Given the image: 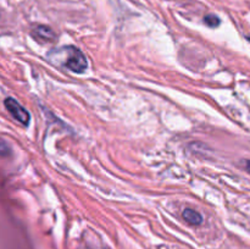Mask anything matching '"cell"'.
I'll return each mask as SVG.
<instances>
[{
	"mask_svg": "<svg viewBox=\"0 0 250 249\" xmlns=\"http://www.w3.org/2000/svg\"><path fill=\"white\" fill-rule=\"evenodd\" d=\"M5 107L12 115V117L15 120H17L20 124L27 126L29 124V121H31V115H29V112L16 99H14V98H6L5 99Z\"/></svg>",
	"mask_w": 250,
	"mask_h": 249,
	"instance_id": "2",
	"label": "cell"
},
{
	"mask_svg": "<svg viewBox=\"0 0 250 249\" xmlns=\"http://www.w3.org/2000/svg\"><path fill=\"white\" fill-rule=\"evenodd\" d=\"M10 153V149L9 146H7V144L5 143V142H1L0 141V155H9Z\"/></svg>",
	"mask_w": 250,
	"mask_h": 249,
	"instance_id": "6",
	"label": "cell"
},
{
	"mask_svg": "<svg viewBox=\"0 0 250 249\" xmlns=\"http://www.w3.org/2000/svg\"><path fill=\"white\" fill-rule=\"evenodd\" d=\"M204 23L207 24L208 27H210V28H214V27L220 26V23H221V20H220L216 15L208 14L207 16L204 17Z\"/></svg>",
	"mask_w": 250,
	"mask_h": 249,
	"instance_id": "5",
	"label": "cell"
},
{
	"mask_svg": "<svg viewBox=\"0 0 250 249\" xmlns=\"http://www.w3.org/2000/svg\"><path fill=\"white\" fill-rule=\"evenodd\" d=\"M244 168L250 173V160L244 161Z\"/></svg>",
	"mask_w": 250,
	"mask_h": 249,
	"instance_id": "7",
	"label": "cell"
},
{
	"mask_svg": "<svg viewBox=\"0 0 250 249\" xmlns=\"http://www.w3.org/2000/svg\"><path fill=\"white\" fill-rule=\"evenodd\" d=\"M32 36L36 39L37 42L42 44L45 43H51L56 39V34L53 29L49 26H44V24H38V26H34L32 29Z\"/></svg>",
	"mask_w": 250,
	"mask_h": 249,
	"instance_id": "3",
	"label": "cell"
},
{
	"mask_svg": "<svg viewBox=\"0 0 250 249\" xmlns=\"http://www.w3.org/2000/svg\"><path fill=\"white\" fill-rule=\"evenodd\" d=\"M183 219L187 224L192 225V226H199L203 222V216L198 211H195L194 209H190V208H187V209L183 210L182 214Z\"/></svg>",
	"mask_w": 250,
	"mask_h": 249,
	"instance_id": "4",
	"label": "cell"
},
{
	"mask_svg": "<svg viewBox=\"0 0 250 249\" xmlns=\"http://www.w3.org/2000/svg\"><path fill=\"white\" fill-rule=\"evenodd\" d=\"M65 60L63 66L75 73H83L88 67V61L80 49L75 46H65Z\"/></svg>",
	"mask_w": 250,
	"mask_h": 249,
	"instance_id": "1",
	"label": "cell"
}]
</instances>
